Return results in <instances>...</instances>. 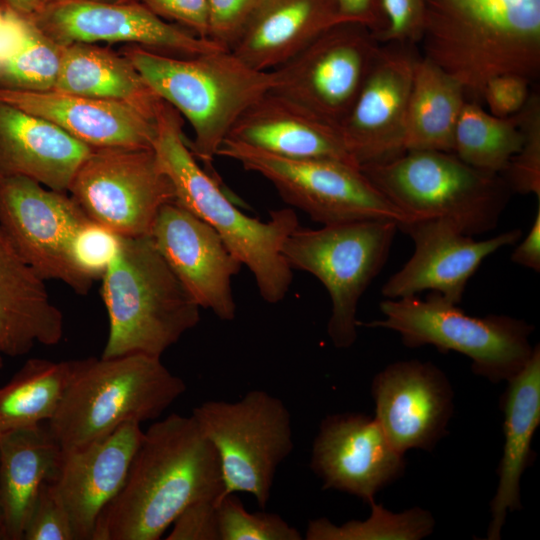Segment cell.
<instances>
[{
    "label": "cell",
    "mask_w": 540,
    "mask_h": 540,
    "mask_svg": "<svg viewBox=\"0 0 540 540\" xmlns=\"http://www.w3.org/2000/svg\"><path fill=\"white\" fill-rule=\"evenodd\" d=\"M224 489L218 453L194 417L170 414L143 433L126 481L101 512L92 540H158L186 507L219 502Z\"/></svg>",
    "instance_id": "1"
},
{
    "label": "cell",
    "mask_w": 540,
    "mask_h": 540,
    "mask_svg": "<svg viewBox=\"0 0 540 540\" xmlns=\"http://www.w3.org/2000/svg\"><path fill=\"white\" fill-rule=\"evenodd\" d=\"M424 58L481 98L502 74L540 69V0H425Z\"/></svg>",
    "instance_id": "2"
},
{
    "label": "cell",
    "mask_w": 540,
    "mask_h": 540,
    "mask_svg": "<svg viewBox=\"0 0 540 540\" xmlns=\"http://www.w3.org/2000/svg\"><path fill=\"white\" fill-rule=\"evenodd\" d=\"M154 124L153 150L172 183L175 202L219 234L251 271L265 301L280 302L292 281V269L282 246L299 227L295 212L291 208L272 211L266 222L242 213L224 194L218 178L198 164L188 147L179 112L163 101Z\"/></svg>",
    "instance_id": "3"
},
{
    "label": "cell",
    "mask_w": 540,
    "mask_h": 540,
    "mask_svg": "<svg viewBox=\"0 0 540 540\" xmlns=\"http://www.w3.org/2000/svg\"><path fill=\"white\" fill-rule=\"evenodd\" d=\"M122 54L151 89L189 122L194 137L187 141L188 147L215 177L213 161L233 126L276 85L273 70H257L227 49L178 56L127 45Z\"/></svg>",
    "instance_id": "4"
},
{
    "label": "cell",
    "mask_w": 540,
    "mask_h": 540,
    "mask_svg": "<svg viewBox=\"0 0 540 540\" xmlns=\"http://www.w3.org/2000/svg\"><path fill=\"white\" fill-rule=\"evenodd\" d=\"M101 280L109 322L102 358L161 357L200 320V306L150 236L120 237Z\"/></svg>",
    "instance_id": "5"
},
{
    "label": "cell",
    "mask_w": 540,
    "mask_h": 540,
    "mask_svg": "<svg viewBox=\"0 0 540 540\" xmlns=\"http://www.w3.org/2000/svg\"><path fill=\"white\" fill-rule=\"evenodd\" d=\"M360 169L404 216L402 224L445 221L469 236L496 227L512 192L501 175L451 152L409 150Z\"/></svg>",
    "instance_id": "6"
},
{
    "label": "cell",
    "mask_w": 540,
    "mask_h": 540,
    "mask_svg": "<svg viewBox=\"0 0 540 540\" xmlns=\"http://www.w3.org/2000/svg\"><path fill=\"white\" fill-rule=\"evenodd\" d=\"M185 390L160 357H89L47 425L62 451L78 449L125 423L158 418Z\"/></svg>",
    "instance_id": "7"
},
{
    "label": "cell",
    "mask_w": 540,
    "mask_h": 540,
    "mask_svg": "<svg viewBox=\"0 0 540 540\" xmlns=\"http://www.w3.org/2000/svg\"><path fill=\"white\" fill-rule=\"evenodd\" d=\"M384 319L369 327L393 330L407 347L433 345L440 352L467 356L472 370L493 383L507 381L527 363L533 352L529 337L534 327L506 315L474 317L436 292L425 300L416 295L380 303Z\"/></svg>",
    "instance_id": "8"
},
{
    "label": "cell",
    "mask_w": 540,
    "mask_h": 540,
    "mask_svg": "<svg viewBox=\"0 0 540 540\" xmlns=\"http://www.w3.org/2000/svg\"><path fill=\"white\" fill-rule=\"evenodd\" d=\"M397 229L391 220H360L298 227L285 240L282 254L291 269L314 275L330 295L327 333L334 346L355 342L359 300L385 264Z\"/></svg>",
    "instance_id": "9"
},
{
    "label": "cell",
    "mask_w": 540,
    "mask_h": 540,
    "mask_svg": "<svg viewBox=\"0 0 540 540\" xmlns=\"http://www.w3.org/2000/svg\"><path fill=\"white\" fill-rule=\"evenodd\" d=\"M191 415L218 453L223 497L249 493L265 508L277 468L294 447L285 404L264 390H251L235 402L205 401Z\"/></svg>",
    "instance_id": "10"
},
{
    "label": "cell",
    "mask_w": 540,
    "mask_h": 540,
    "mask_svg": "<svg viewBox=\"0 0 540 540\" xmlns=\"http://www.w3.org/2000/svg\"><path fill=\"white\" fill-rule=\"evenodd\" d=\"M217 156L270 181L282 198L323 225L405 218L359 166L330 159H288L226 139Z\"/></svg>",
    "instance_id": "11"
},
{
    "label": "cell",
    "mask_w": 540,
    "mask_h": 540,
    "mask_svg": "<svg viewBox=\"0 0 540 540\" xmlns=\"http://www.w3.org/2000/svg\"><path fill=\"white\" fill-rule=\"evenodd\" d=\"M85 215L119 237L149 236L160 209L175 201L152 149H93L67 191Z\"/></svg>",
    "instance_id": "12"
},
{
    "label": "cell",
    "mask_w": 540,
    "mask_h": 540,
    "mask_svg": "<svg viewBox=\"0 0 540 540\" xmlns=\"http://www.w3.org/2000/svg\"><path fill=\"white\" fill-rule=\"evenodd\" d=\"M89 220L67 192L22 176L0 179V229L44 280H58L85 295L94 281L72 258V242Z\"/></svg>",
    "instance_id": "13"
},
{
    "label": "cell",
    "mask_w": 540,
    "mask_h": 540,
    "mask_svg": "<svg viewBox=\"0 0 540 540\" xmlns=\"http://www.w3.org/2000/svg\"><path fill=\"white\" fill-rule=\"evenodd\" d=\"M378 43L364 25L336 24L273 70V91L339 127L379 55Z\"/></svg>",
    "instance_id": "14"
},
{
    "label": "cell",
    "mask_w": 540,
    "mask_h": 540,
    "mask_svg": "<svg viewBox=\"0 0 540 540\" xmlns=\"http://www.w3.org/2000/svg\"><path fill=\"white\" fill-rule=\"evenodd\" d=\"M30 17L61 46L123 42L178 56L224 49L164 20L137 0H59L44 5Z\"/></svg>",
    "instance_id": "15"
},
{
    "label": "cell",
    "mask_w": 540,
    "mask_h": 540,
    "mask_svg": "<svg viewBox=\"0 0 540 540\" xmlns=\"http://www.w3.org/2000/svg\"><path fill=\"white\" fill-rule=\"evenodd\" d=\"M149 236L200 308L234 319L231 281L242 263L209 224L173 201L160 209Z\"/></svg>",
    "instance_id": "16"
},
{
    "label": "cell",
    "mask_w": 540,
    "mask_h": 540,
    "mask_svg": "<svg viewBox=\"0 0 540 540\" xmlns=\"http://www.w3.org/2000/svg\"><path fill=\"white\" fill-rule=\"evenodd\" d=\"M310 467L323 489L346 492L370 504L379 490L402 475L405 460L375 417L341 413L322 420Z\"/></svg>",
    "instance_id": "17"
},
{
    "label": "cell",
    "mask_w": 540,
    "mask_h": 540,
    "mask_svg": "<svg viewBox=\"0 0 540 540\" xmlns=\"http://www.w3.org/2000/svg\"><path fill=\"white\" fill-rule=\"evenodd\" d=\"M414 242V252L382 287V295L396 299L424 290L459 304L465 287L482 261L498 249L515 244L520 229L490 239L474 240L445 221H416L398 226Z\"/></svg>",
    "instance_id": "18"
},
{
    "label": "cell",
    "mask_w": 540,
    "mask_h": 540,
    "mask_svg": "<svg viewBox=\"0 0 540 540\" xmlns=\"http://www.w3.org/2000/svg\"><path fill=\"white\" fill-rule=\"evenodd\" d=\"M375 419L402 454L432 450L447 434L453 390L447 376L430 362L390 364L372 382Z\"/></svg>",
    "instance_id": "19"
},
{
    "label": "cell",
    "mask_w": 540,
    "mask_h": 540,
    "mask_svg": "<svg viewBox=\"0 0 540 540\" xmlns=\"http://www.w3.org/2000/svg\"><path fill=\"white\" fill-rule=\"evenodd\" d=\"M415 59L383 50L339 126L345 147L361 166L405 152V128Z\"/></svg>",
    "instance_id": "20"
},
{
    "label": "cell",
    "mask_w": 540,
    "mask_h": 540,
    "mask_svg": "<svg viewBox=\"0 0 540 540\" xmlns=\"http://www.w3.org/2000/svg\"><path fill=\"white\" fill-rule=\"evenodd\" d=\"M143 433L139 423H125L100 440L62 451L52 480L76 540H92L101 512L126 481Z\"/></svg>",
    "instance_id": "21"
},
{
    "label": "cell",
    "mask_w": 540,
    "mask_h": 540,
    "mask_svg": "<svg viewBox=\"0 0 540 540\" xmlns=\"http://www.w3.org/2000/svg\"><path fill=\"white\" fill-rule=\"evenodd\" d=\"M0 101L53 123L92 149L153 148L154 121L123 103L54 89H0Z\"/></svg>",
    "instance_id": "22"
},
{
    "label": "cell",
    "mask_w": 540,
    "mask_h": 540,
    "mask_svg": "<svg viewBox=\"0 0 540 540\" xmlns=\"http://www.w3.org/2000/svg\"><path fill=\"white\" fill-rule=\"evenodd\" d=\"M227 139L283 158L330 159L359 166L347 151L339 127L273 90L242 114Z\"/></svg>",
    "instance_id": "23"
},
{
    "label": "cell",
    "mask_w": 540,
    "mask_h": 540,
    "mask_svg": "<svg viewBox=\"0 0 540 540\" xmlns=\"http://www.w3.org/2000/svg\"><path fill=\"white\" fill-rule=\"evenodd\" d=\"M92 150L53 123L0 101V179L22 176L67 192Z\"/></svg>",
    "instance_id": "24"
},
{
    "label": "cell",
    "mask_w": 540,
    "mask_h": 540,
    "mask_svg": "<svg viewBox=\"0 0 540 540\" xmlns=\"http://www.w3.org/2000/svg\"><path fill=\"white\" fill-rule=\"evenodd\" d=\"M64 321L39 276L0 229V352L27 354L35 344L55 345Z\"/></svg>",
    "instance_id": "25"
},
{
    "label": "cell",
    "mask_w": 540,
    "mask_h": 540,
    "mask_svg": "<svg viewBox=\"0 0 540 540\" xmlns=\"http://www.w3.org/2000/svg\"><path fill=\"white\" fill-rule=\"evenodd\" d=\"M501 397L504 445L499 482L490 503L487 539L499 540L508 512L521 509L520 480L534 459L533 436L540 424V349L537 344L524 367L507 380Z\"/></svg>",
    "instance_id": "26"
},
{
    "label": "cell",
    "mask_w": 540,
    "mask_h": 540,
    "mask_svg": "<svg viewBox=\"0 0 540 540\" xmlns=\"http://www.w3.org/2000/svg\"><path fill=\"white\" fill-rule=\"evenodd\" d=\"M342 22L335 0H263L230 51L257 70L271 71Z\"/></svg>",
    "instance_id": "27"
},
{
    "label": "cell",
    "mask_w": 540,
    "mask_h": 540,
    "mask_svg": "<svg viewBox=\"0 0 540 540\" xmlns=\"http://www.w3.org/2000/svg\"><path fill=\"white\" fill-rule=\"evenodd\" d=\"M62 449L47 422L0 434L2 540H22L41 485L54 477Z\"/></svg>",
    "instance_id": "28"
},
{
    "label": "cell",
    "mask_w": 540,
    "mask_h": 540,
    "mask_svg": "<svg viewBox=\"0 0 540 540\" xmlns=\"http://www.w3.org/2000/svg\"><path fill=\"white\" fill-rule=\"evenodd\" d=\"M54 90L123 103L153 121L163 102L126 56L91 43L63 46Z\"/></svg>",
    "instance_id": "29"
},
{
    "label": "cell",
    "mask_w": 540,
    "mask_h": 540,
    "mask_svg": "<svg viewBox=\"0 0 540 540\" xmlns=\"http://www.w3.org/2000/svg\"><path fill=\"white\" fill-rule=\"evenodd\" d=\"M462 84L426 58L415 59L409 95L405 151L453 153L455 127L465 104Z\"/></svg>",
    "instance_id": "30"
},
{
    "label": "cell",
    "mask_w": 540,
    "mask_h": 540,
    "mask_svg": "<svg viewBox=\"0 0 540 540\" xmlns=\"http://www.w3.org/2000/svg\"><path fill=\"white\" fill-rule=\"evenodd\" d=\"M88 358H32L0 388V434L48 421Z\"/></svg>",
    "instance_id": "31"
},
{
    "label": "cell",
    "mask_w": 540,
    "mask_h": 540,
    "mask_svg": "<svg viewBox=\"0 0 540 540\" xmlns=\"http://www.w3.org/2000/svg\"><path fill=\"white\" fill-rule=\"evenodd\" d=\"M62 52L63 46L49 38L30 16L5 7L0 31V89H54Z\"/></svg>",
    "instance_id": "32"
},
{
    "label": "cell",
    "mask_w": 540,
    "mask_h": 540,
    "mask_svg": "<svg viewBox=\"0 0 540 540\" xmlns=\"http://www.w3.org/2000/svg\"><path fill=\"white\" fill-rule=\"evenodd\" d=\"M524 139L520 111L497 117L475 102L466 101L458 118L453 153L464 163L501 175Z\"/></svg>",
    "instance_id": "33"
},
{
    "label": "cell",
    "mask_w": 540,
    "mask_h": 540,
    "mask_svg": "<svg viewBox=\"0 0 540 540\" xmlns=\"http://www.w3.org/2000/svg\"><path fill=\"white\" fill-rule=\"evenodd\" d=\"M371 515L363 521L351 520L337 526L326 518L310 520L307 540H419L432 533L434 519L429 511L414 507L393 513L375 501Z\"/></svg>",
    "instance_id": "34"
},
{
    "label": "cell",
    "mask_w": 540,
    "mask_h": 540,
    "mask_svg": "<svg viewBox=\"0 0 540 540\" xmlns=\"http://www.w3.org/2000/svg\"><path fill=\"white\" fill-rule=\"evenodd\" d=\"M220 540H301L300 532L280 515L248 512L242 501L227 494L217 504Z\"/></svg>",
    "instance_id": "35"
},
{
    "label": "cell",
    "mask_w": 540,
    "mask_h": 540,
    "mask_svg": "<svg viewBox=\"0 0 540 540\" xmlns=\"http://www.w3.org/2000/svg\"><path fill=\"white\" fill-rule=\"evenodd\" d=\"M524 139L518 153L501 174L512 192L540 198V101L530 95L520 110Z\"/></svg>",
    "instance_id": "36"
},
{
    "label": "cell",
    "mask_w": 540,
    "mask_h": 540,
    "mask_svg": "<svg viewBox=\"0 0 540 540\" xmlns=\"http://www.w3.org/2000/svg\"><path fill=\"white\" fill-rule=\"evenodd\" d=\"M22 540H76L69 514L52 478L38 491Z\"/></svg>",
    "instance_id": "37"
},
{
    "label": "cell",
    "mask_w": 540,
    "mask_h": 540,
    "mask_svg": "<svg viewBox=\"0 0 540 540\" xmlns=\"http://www.w3.org/2000/svg\"><path fill=\"white\" fill-rule=\"evenodd\" d=\"M119 238L90 219L85 222L72 242V258L78 269L93 281L101 279L117 252Z\"/></svg>",
    "instance_id": "38"
},
{
    "label": "cell",
    "mask_w": 540,
    "mask_h": 540,
    "mask_svg": "<svg viewBox=\"0 0 540 540\" xmlns=\"http://www.w3.org/2000/svg\"><path fill=\"white\" fill-rule=\"evenodd\" d=\"M263 0H207L208 39L232 50Z\"/></svg>",
    "instance_id": "39"
},
{
    "label": "cell",
    "mask_w": 540,
    "mask_h": 540,
    "mask_svg": "<svg viewBox=\"0 0 540 540\" xmlns=\"http://www.w3.org/2000/svg\"><path fill=\"white\" fill-rule=\"evenodd\" d=\"M386 26L376 38L379 42L419 41L425 0H382Z\"/></svg>",
    "instance_id": "40"
},
{
    "label": "cell",
    "mask_w": 540,
    "mask_h": 540,
    "mask_svg": "<svg viewBox=\"0 0 540 540\" xmlns=\"http://www.w3.org/2000/svg\"><path fill=\"white\" fill-rule=\"evenodd\" d=\"M218 502L201 500L186 507L172 523L167 540H220Z\"/></svg>",
    "instance_id": "41"
},
{
    "label": "cell",
    "mask_w": 540,
    "mask_h": 540,
    "mask_svg": "<svg viewBox=\"0 0 540 540\" xmlns=\"http://www.w3.org/2000/svg\"><path fill=\"white\" fill-rule=\"evenodd\" d=\"M529 80L519 74L498 75L486 83L481 98L492 115L509 117L518 113L528 101Z\"/></svg>",
    "instance_id": "42"
},
{
    "label": "cell",
    "mask_w": 540,
    "mask_h": 540,
    "mask_svg": "<svg viewBox=\"0 0 540 540\" xmlns=\"http://www.w3.org/2000/svg\"><path fill=\"white\" fill-rule=\"evenodd\" d=\"M166 21L208 39L207 0H137Z\"/></svg>",
    "instance_id": "43"
},
{
    "label": "cell",
    "mask_w": 540,
    "mask_h": 540,
    "mask_svg": "<svg viewBox=\"0 0 540 540\" xmlns=\"http://www.w3.org/2000/svg\"><path fill=\"white\" fill-rule=\"evenodd\" d=\"M340 16L346 22L367 27L377 38L385 29L382 0H335Z\"/></svg>",
    "instance_id": "44"
},
{
    "label": "cell",
    "mask_w": 540,
    "mask_h": 540,
    "mask_svg": "<svg viewBox=\"0 0 540 540\" xmlns=\"http://www.w3.org/2000/svg\"><path fill=\"white\" fill-rule=\"evenodd\" d=\"M540 205L527 236L514 249L512 262L536 272L540 270Z\"/></svg>",
    "instance_id": "45"
},
{
    "label": "cell",
    "mask_w": 540,
    "mask_h": 540,
    "mask_svg": "<svg viewBox=\"0 0 540 540\" xmlns=\"http://www.w3.org/2000/svg\"><path fill=\"white\" fill-rule=\"evenodd\" d=\"M0 2L6 8L27 16L35 14L44 6L42 0H0Z\"/></svg>",
    "instance_id": "46"
},
{
    "label": "cell",
    "mask_w": 540,
    "mask_h": 540,
    "mask_svg": "<svg viewBox=\"0 0 540 540\" xmlns=\"http://www.w3.org/2000/svg\"><path fill=\"white\" fill-rule=\"evenodd\" d=\"M4 12H5V7H4V5L0 2V31H1L2 23H3Z\"/></svg>",
    "instance_id": "47"
},
{
    "label": "cell",
    "mask_w": 540,
    "mask_h": 540,
    "mask_svg": "<svg viewBox=\"0 0 540 540\" xmlns=\"http://www.w3.org/2000/svg\"><path fill=\"white\" fill-rule=\"evenodd\" d=\"M2 522H3V511H2V505L0 500V539H1V532H2Z\"/></svg>",
    "instance_id": "48"
},
{
    "label": "cell",
    "mask_w": 540,
    "mask_h": 540,
    "mask_svg": "<svg viewBox=\"0 0 540 540\" xmlns=\"http://www.w3.org/2000/svg\"><path fill=\"white\" fill-rule=\"evenodd\" d=\"M92 1H99V2H109V3H114V2H124V1H130V0H92Z\"/></svg>",
    "instance_id": "49"
},
{
    "label": "cell",
    "mask_w": 540,
    "mask_h": 540,
    "mask_svg": "<svg viewBox=\"0 0 540 540\" xmlns=\"http://www.w3.org/2000/svg\"><path fill=\"white\" fill-rule=\"evenodd\" d=\"M44 5L48 4V3H52V2H56V1H59V0H42Z\"/></svg>",
    "instance_id": "50"
},
{
    "label": "cell",
    "mask_w": 540,
    "mask_h": 540,
    "mask_svg": "<svg viewBox=\"0 0 540 540\" xmlns=\"http://www.w3.org/2000/svg\"><path fill=\"white\" fill-rule=\"evenodd\" d=\"M2 366H3V359H2V354L0 352V370L2 369Z\"/></svg>",
    "instance_id": "51"
}]
</instances>
